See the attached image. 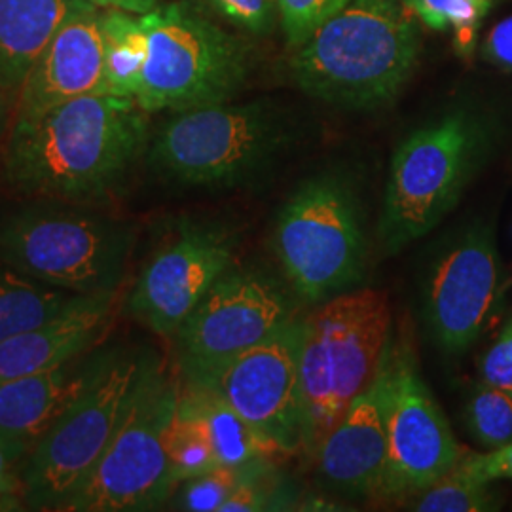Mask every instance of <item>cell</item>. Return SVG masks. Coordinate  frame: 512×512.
<instances>
[{
    "label": "cell",
    "instance_id": "obj_11",
    "mask_svg": "<svg viewBox=\"0 0 512 512\" xmlns=\"http://www.w3.org/2000/svg\"><path fill=\"white\" fill-rule=\"evenodd\" d=\"M300 323L293 319L255 346L184 376V384L203 387L234 408L279 454L302 450Z\"/></svg>",
    "mask_w": 512,
    "mask_h": 512
},
{
    "label": "cell",
    "instance_id": "obj_29",
    "mask_svg": "<svg viewBox=\"0 0 512 512\" xmlns=\"http://www.w3.org/2000/svg\"><path fill=\"white\" fill-rule=\"evenodd\" d=\"M241 467L215 465L202 475L183 482L179 495V509L190 512H220V507L236 490Z\"/></svg>",
    "mask_w": 512,
    "mask_h": 512
},
{
    "label": "cell",
    "instance_id": "obj_10",
    "mask_svg": "<svg viewBox=\"0 0 512 512\" xmlns=\"http://www.w3.org/2000/svg\"><path fill=\"white\" fill-rule=\"evenodd\" d=\"M152 353H109L78 401L40 440L21 467L29 511H59L92 473L141 384Z\"/></svg>",
    "mask_w": 512,
    "mask_h": 512
},
{
    "label": "cell",
    "instance_id": "obj_26",
    "mask_svg": "<svg viewBox=\"0 0 512 512\" xmlns=\"http://www.w3.org/2000/svg\"><path fill=\"white\" fill-rule=\"evenodd\" d=\"M499 509L490 482H480L456 467L421 492L414 511L421 512H484Z\"/></svg>",
    "mask_w": 512,
    "mask_h": 512
},
{
    "label": "cell",
    "instance_id": "obj_30",
    "mask_svg": "<svg viewBox=\"0 0 512 512\" xmlns=\"http://www.w3.org/2000/svg\"><path fill=\"white\" fill-rule=\"evenodd\" d=\"M349 2L351 0H277L279 21L287 44L296 50Z\"/></svg>",
    "mask_w": 512,
    "mask_h": 512
},
{
    "label": "cell",
    "instance_id": "obj_16",
    "mask_svg": "<svg viewBox=\"0 0 512 512\" xmlns=\"http://www.w3.org/2000/svg\"><path fill=\"white\" fill-rule=\"evenodd\" d=\"M395 372L397 340L391 336L374 378L349 404L311 458L321 484L332 494L378 499L387 463Z\"/></svg>",
    "mask_w": 512,
    "mask_h": 512
},
{
    "label": "cell",
    "instance_id": "obj_8",
    "mask_svg": "<svg viewBox=\"0 0 512 512\" xmlns=\"http://www.w3.org/2000/svg\"><path fill=\"white\" fill-rule=\"evenodd\" d=\"M148 57L135 101L147 114L232 101L251 69L249 48L192 2L156 6L141 16Z\"/></svg>",
    "mask_w": 512,
    "mask_h": 512
},
{
    "label": "cell",
    "instance_id": "obj_7",
    "mask_svg": "<svg viewBox=\"0 0 512 512\" xmlns=\"http://www.w3.org/2000/svg\"><path fill=\"white\" fill-rule=\"evenodd\" d=\"M274 253L294 294L329 300L365 272V211L359 188L344 171L317 173L283 203L275 219Z\"/></svg>",
    "mask_w": 512,
    "mask_h": 512
},
{
    "label": "cell",
    "instance_id": "obj_4",
    "mask_svg": "<svg viewBox=\"0 0 512 512\" xmlns=\"http://www.w3.org/2000/svg\"><path fill=\"white\" fill-rule=\"evenodd\" d=\"M391 338L387 296L363 289L336 294L300 323L302 454L321 440L370 384Z\"/></svg>",
    "mask_w": 512,
    "mask_h": 512
},
{
    "label": "cell",
    "instance_id": "obj_23",
    "mask_svg": "<svg viewBox=\"0 0 512 512\" xmlns=\"http://www.w3.org/2000/svg\"><path fill=\"white\" fill-rule=\"evenodd\" d=\"M184 389L202 412L219 465L241 467L253 459L279 456L268 440L262 439L234 408H230L215 393L190 384H184Z\"/></svg>",
    "mask_w": 512,
    "mask_h": 512
},
{
    "label": "cell",
    "instance_id": "obj_17",
    "mask_svg": "<svg viewBox=\"0 0 512 512\" xmlns=\"http://www.w3.org/2000/svg\"><path fill=\"white\" fill-rule=\"evenodd\" d=\"M95 349L37 374L0 384V446L21 473L25 459L90 387L105 363Z\"/></svg>",
    "mask_w": 512,
    "mask_h": 512
},
{
    "label": "cell",
    "instance_id": "obj_18",
    "mask_svg": "<svg viewBox=\"0 0 512 512\" xmlns=\"http://www.w3.org/2000/svg\"><path fill=\"white\" fill-rule=\"evenodd\" d=\"M107 93L99 8L67 19L21 84L12 120H29L82 95Z\"/></svg>",
    "mask_w": 512,
    "mask_h": 512
},
{
    "label": "cell",
    "instance_id": "obj_3",
    "mask_svg": "<svg viewBox=\"0 0 512 512\" xmlns=\"http://www.w3.org/2000/svg\"><path fill=\"white\" fill-rule=\"evenodd\" d=\"M137 241L133 224L97 207L33 200L0 211V260L67 293H120Z\"/></svg>",
    "mask_w": 512,
    "mask_h": 512
},
{
    "label": "cell",
    "instance_id": "obj_14",
    "mask_svg": "<svg viewBox=\"0 0 512 512\" xmlns=\"http://www.w3.org/2000/svg\"><path fill=\"white\" fill-rule=\"evenodd\" d=\"M499 258L486 224L467 228L431 262L421 291L423 323L433 344L461 355L471 348L494 308Z\"/></svg>",
    "mask_w": 512,
    "mask_h": 512
},
{
    "label": "cell",
    "instance_id": "obj_33",
    "mask_svg": "<svg viewBox=\"0 0 512 512\" xmlns=\"http://www.w3.org/2000/svg\"><path fill=\"white\" fill-rule=\"evenodd\" d=\"M456 469L490 484L495 480H512V442L490 450L488 454H471L467 458L461 456Z\"/></svg>",
    "mask_w": 512,
    "mask_h": 512
},
{
    "label": "cell",
    "instance_id": "obj_28",
    "mask_svg": "<svg viewBox=\"0 0 512 512\" xmlns=\"http://www.w3.org/2000/svg\"><path fill=\"white\" fill-rule=\"evenodd\" d=\"M274 469L268 465V459H253L241 465V478L236 490L224 501L220 512H255L283 509L281 505L289 503L283 494Z\"/></svg>",
    "mask_w": 512,
    "mask_h": 512
},
{
    "label": "cell",
    "instance_id": "obj_31",
    "mask_svg": "<svg viewBox=\"0 0 512 512\" xmlns=\"http://www.w3.org/2000/svg\"><path fill=\"white\" fill-rule=\"evenodd\" d=\"M222 18L253 35H268L279 18L277 0H205Z\"/></svg>",
    "mask_w": 512,
    "mask_h": 512
},
{
    "label": "cell",
    "instance_id": "obj_36",
    "mask_svg": "<svg viewBox=\"0 0 512 512\" xmlns=\"http://www.w3.org/2000/svg\"><path fill=\"white\" fill-rule=\"evenodd\" d=\"M92 2L101 10L116 8V10L131 12L135 16L148 14L150 10H154L158 6V0H92Z\"/></svg>",
    "mask_w": 512,
    "mask_h": 512
},
{
    "label": "cell",
    "instance_id": "obj_22",
    "mask_svg": "<svg viewBox=\"0 0 512 512\" xmlns=\"http://www.w3.org/2000/svg\"><path fill=\"white\" fill-rule=\"evenodd\" d=\"M99 29L107 93L135 99L148 57L147 31L141 18L116 8H99Z\"/></svg>",
    "mask_w": 512,
    "mask_h": 512
},
{
    "label": "cell",
    "instance_id": "obj_13",
    "mask_svg": "<svg viewBox=\"0 0 512 512\" xmlns=\"http://www.w3.org/2000/svg\"><path fill=\"white\" fill-rule=\"evenodd\" d=\"M294 313L291 296L270 275L234 266L203 296L173 338L183 376L255 346L296 319Z\"/></svg>",
    "mask_w": 512,
    "mask_h": 512
},
{
    "label": "cell",
    "instance_id": "obj_24",
    "mask_svg": "<svg viewBox=\"0 0 512 512\" xmlns=\"http://www.w3.org/2000/svg\"><path fill=\"white\" fill-rule=\"evenodd\" d=\"M165 450L175 486L219 465L207 423L184 387H181L179 404L165 435Z\"/></svg>",
    "mask_w": 512,
    "mask_h": 512
},
{
    "label": "cell",
    "instance_id": "obj_27",
    "mask_svg": "<svg viewBox=\"0 0 512 512\" xmlns=\"http://www.w3.org/2000/svg\"><path fill=\"white\" fill-rule=\"evenodd\" d=\"M465 421L482 446L495 450L512 442V395L494 387L478 385L465 406Z\"/></svg>",
    "mask_w": 512,
    "mask_h": 512
},
{
    "label": "cell",
    "instance_id": "obj_35",
    "mask_svg": "<svg viewBox=\"0 0 512 512\" xmlns=\"http://www.w3.org/2000/svg\"><path fill=\"white\" fill-rule=\"evenodd\" d=\"M23 494L21 473L0 446V511L25 509Z\"/></svg>",
    "mask_w": 512,
    "mask_h": 512
},
{
    "label": "cell",
    "instance_id": "obj_2",
    "mask_svg": "<svg viewBox=\"0 0 512 512\" xmlns=\"http://www.w3.org/2000/svg\"><path fill=\"white\" fill-rule=\"evenodd\" d=\"M421 37L403 0H351L291 59L293 82L332 107H385L418 65Z\"/></svg>",
    "mask_w": 512,
    "mask_h": 512
},
{
    "label": "cell",
    "instance_id": "obj_20",
    "mask_svg": "<svg viewBox=\"0 0 512 512\" xmlns=\"http://www.w3.org/2000/svg\"><path fill=\"white\" fill-rule=\"evenodd\" d=\"M92 4V0H0V88L18 95L38 55L61 25Z\"/></svg>",
    "mask_w": 512,
    "mask_h": 512
},
{
    "label": "cell",
    "instance_id": "obj_12",
    "mask_svg": "<svg viewBox=\"0 0 512 512\" xmlns=\"http://www.w3.org/2000/svg\"><path fill=\"white\" fill-rule=\"evenodd\" d=\"M239 232L222 220H181L148 256L129 293V315L158 336L175 338L188 315L236 266Z\"/></svg>",
    "mask_w": 512,
    "mask_h": 512
},
{
    "label": "cell",
    "instance_id": "obj_1",
    "mask_svg": "<svg viewBox=\"0 0 512 512\" xmlns=\"http://www.w3.org/2000/svg\"><path fill=\"white\" fill-rule=\"evenodd\" d=\"M148 143L147 112L135 99L82 95L12 120L4 179L31 200L101 209L120 198Z\"/></svg>",
    "mask_w": 512,
    "mask_h": 512
},
{
    "label": "cell",
    "instance_id": "obj_5",
    "mask_svg": "<svg viewBox=\"0 0 512 512\" xmlns=\"http://www.w3.org/2000/svg\"><path fill=\"white\" fill-rule=\"evenodd\" d=\"M291 116L272 101L179 110L152 143L148 162L167 181L192 188L249 183L291 147Z\"/></svg>",
    "mask_w": 512,
    "mask_h": 512
},
{
    "label": "cell",
    "instance_id": "obj_25",
    "mask_svg": "<svg viewBox=\"0 0 512 512\" xmlns=\"http://www.w3.org/2000/svg\"><path fill=\"white\" fill-rule=\"evenodd\" d=\"M410 12L433 31H452L456 48L469 54L475 48L476 33L495 0H403Z\"/></svg>",
    "mask_w": 512,
    "mask_h": 512
},
{
    "label": "cell",
    "instance_id": "obj_9",
    "mask_svg": "<svg viewBox=\"0 0 512 512\" xmlns=\"http://www.w3.org/2000/svg\"><path fill=\"white\" fill-rule=\"evenodd\" d=\"M179 397L181 384L154 355L103 456L59 511H145L165 501L175 488L165 435Z\"/></svg>",
    "mask_w": 512,
    "mask_h": 512
},
{
    "label": "cell",
    "instance_id": "obj_19",
    "mask_svg": "<svg viewBox=\"0 0 512 512\" xmlns=\"http://www.w3.org/2000/svg\"><path fill=\"white\" fill-rule=\"evenodd\" d=\"M118 293L92 296L37 329L0 340V384L25 378L97 349L109 336Z\"/></svg>",
    "mask_w": 512,
    "mask_h": 512
},
{
    "label": "cell",
    "instance_id": "obj_6",
    "mask_svg": "<svg viewBox=\"0 0 512 512\" xmlns=\"http://www.w3.org/2000/svg\"><path fill=\"white\" fill-rule=\"evenodd\" d=\"M488 143V126L463 109L440 116L404 139L391 158L378 224L385 253H401L456 209Z\"/></svg>",
    "mask_w": 512,
    "mask_h": 512
},
{
    "label": "cell",
    "instance_id": "obj_34",
    "mask_svg": "<svg viewBox=\"0 0 512 512\" xmlns=\"http://www.w3.org/2000/svg\"><path fill=\"white\" fill-rule=\"evenodd\" d=\"M482 57L503 71H512V16L490 31L482 44Z\"/></svg>",
    "mask_w": 512,
    "mask_h": 512
},
{
    "label": "cell",
    "instance_id": "obj_37",
    "mask_svg": "<svg viewBox=\"0 0 512 512\" xmlns=\"http://www.w3.org/2000/svg\"><path fill=\"white\" fill-rule=\"evenodd\" d=\"M14 105H16V95L0 88V141L8 135V129L12 126Z\"/></svg>",
    "mask_w": 512,
    "mask_h": 512
},
{
    "label": "cell",
    "instance_id": "obj_21",
    "mask_svg": "<svg viewBox=\"0 0 512 512\" xmlns=\"http://www.w3.org/2000/svg\"><path fill=\"white\" fill-rule=\"evenodd\" d=\"M88 298L21 274L0 260V340L37 329Z\"/></svg>",
    "mask_w": 512,
    "mask_h": 512
},
{
    "label": "cell",
    "instance_id": "obj_15",
    "mask_svg": "<svg viewBox=\"0 0 512 512\" xmlns=\"http://www.w3.org/2000/svg\"><path fill=\"white\" fill-rule=\"evenodd\" d=\"M461 459L452 427L421 380L410 346L397 344V372L389 412V444L378 499L420 495Z\"/></svg>",
    "mask_w": 512,
    "mask_h": 512
},
{
    "label": "cell",
    "instance_id": "obj_32",
    "mask_svg": "<svg viewBox=\"0 0 512 512\" xmlns=\"http://www.w3.org/2000/svg\"><path fill=\"white\" fill-rule=\"evenodd\" d=\"M480 374L484 384L494 385L512 395V317L497 336L494 346L486 351Z\"/></svg>",
    "mask_w": 512,
    "mask_h": 512
}]
</instances>
